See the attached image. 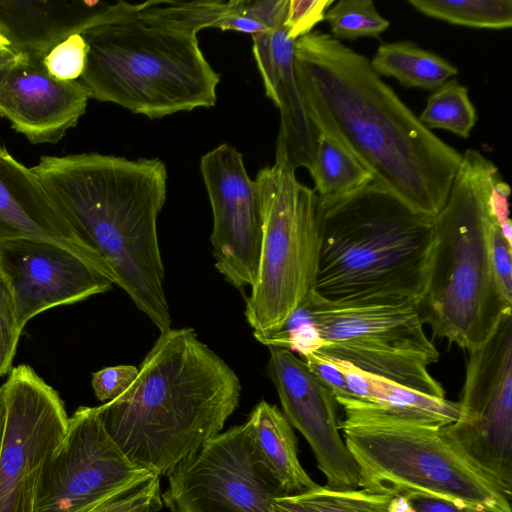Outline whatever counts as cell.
<instances>
[{"mask_svg":"<svg viewBox=\"0 0 512 512\" xmlns=\"http://www.w3.org/2000/svg\"><path fill=\"white\" fill-rule=\"evenodd\" d=\"M44 55L17 53L0 71V115L33 144H55L85 113L90 93L81 80H59Z\"/></svg>","mask_w":512,"mask_h":512,"instance_id":"cell-17","label":"cell"},{"mask_svg":"<svg viewBox=\"0 0 512 512\" xmlns=\"http://www.w3.org/2000/svg\"><path fill=\"white\" fill-rule=\"evenodd\" d=\"M163 505L160 477L148 474L88 512H158Z\"/></svg>","mask_w":512,"mask_h":512,"instance_id":"cell-30","label":"cell"},{"mask_svg":"<svg viewBox=\"0 0 512 512\" xmlns=\"http://www.w3.org/2000/svg\"><path fill=\"white\" fill-rule=\"evenodd\" d=\"M358 487L389 497L425 495L460 506L511 512V495L451 437L446 425L404 417L356 399L336 398Z\"/></svg>","mask_w":512,"mask_h":512,"instance_id":"cell-7","label":"cell"},{"mask_svg":"<svg viewBox=\"0 0 512 512\" xmlns=\"http://www.w3.org/2000/svg\"><path fill=\"white\" fill-rule=\"evenodd\" d=\"M148 474L115 443L98 408L81 406L47 463L34 512H88Z\"/></svg>","mask_w":512,"mask_h":512,"instance_id":"cell-13","label":"cell"},{"mask_svg":"<svg viewBox=\"0 0 512 512\" xmlns=\"http://www.w3.org/2000/svg\"><path fill=\"white\" fill-rule=\"evenodd\" d=\"M332 359V358H331ZM345 377L351 399L380 406L404 417L449 425L459 416L458 402L435 398L332 359Z\"/></svg>","mask_w":512,"mask_h":512,"instance_id":"cell-22","label":"cell"},{"mask_svg":"<svg viewBox=\"0 0 512 512\" xmlns=\"http://www.w3.org/2000/svg\"><path fill=\"white\" fill-rule=\"evenodd\" d=\"M213 229L210 237L217 270L236 288L253 287L262 246V210L258 185L243 155L223 143L201 157Z\"/></svg>","mask_w":512,"mask_h":512,"instance_id":"cell-14","label":"cell"},{"mask_svg":"<svg viewBox=\"0 0 512 512\" xmlns=\"http://www.w3.org/2000/svg\"><path fill=\"white\" fill-rule=\"evenodd\" d=\"M247 423L260 461L286 496L304 493L318 485L302 467L297 438L277 406L260 401Z\"/></svg>","mask_w":512,"mask_h":512,"instance_id":"cell-21","label":"cell"},{"mask_svg":"<svg viewBox=\"0 0 512 512\" xmlns=\"http://www.w3.org/2000/svg\"><path fill=\"white\" fill-rule=\"evenodd\" d=\"M267 365L283 414L306 439L333 489L358 488L359 472L340 435L338 402L293 351L270 346Z\"/></svg>","mask_w":512,"mask_h":512,"instance_id":"cell-16","label":"cell"},{"mask_svg":"<svg viewBox=\"0 0 512 512\" xmlns=\"http://www.w3.org/2000/svg\"><path fill=\"white\" fill-rule=\"evenodd\" d=\"M283 22L253 35L252 51L266 96L280 111L275 163L310 171L318 133L303 107L294 69V41Z\"/></svg>","mask_w":512,"mask_h":512,"instance_id":"cell-19","label":"cell"},{"mask_svg":"<svg viewBox=\"0 0 512 512\" xmlns=\"http://www.w3.org/2000/svg\"><path fill=\"white\" fill-rule=\"evenodd\" d=\"M77 233L101 256L136 307L164 332L172 318L157 219L167 191L159 158L99 153L42 156L31 168Z\"/></svg>","mask_w":512,"mask_h":512,"instance_id":"cell-2","label":"cell"},{"mask_svg":"<svg viewBox=\"0 0 512 512\" xmlns=\"http://www.w3.org/2000/svg\"><path fill=\"white\" fill-rule=\"evenodd\" d=\"M0 277L22 333L39 313L105 293L113 282L68 249L38 239L0 240Z\"/></svg>","mask_w":512,"mask_h":512,"instance_id":"cell-15","label":"cell"},{"mask_svg":"<svg viewBox=\"0 0 512 512\" xmlns=\"http://www.w3.org/2000/svg\"><path fill=\"white\" fill-rule=\"evenodd\" d=\"M389 512H416L409 499L404 496L392 497Z\"/></svg>","mask_w":512,"mask_h":512,"instance_id":"cell-40","label":"cell"},{"mask_svg":"<svg viewBox=\"0 0 512 512\" xmlns=\"http://www.w3.org/2000/svg\"><path fill=\"white\" fill-rule=\"evenodd\" d=\"M171 512H273L286 496L260 461L247 421L220 432L168 474Z\"/></svg>","mask_w":512,"mask_h":512,"instance_id":"cell-10","label":"cell"},{"mask_svg":"<svg viewBox=\"0 0 512 512\" xmlns=\"http://www.w3.org/2000/svg\"><path fill=\"white\" fill-rule=\"evenodd\" d=\"M370 64L378 75L394 77L407 88L435 90L458 74L450 62L411 41L381 44Z\"/></svg>","mask_w":512,"mask_h":512,"instance_id":"cell-23","label":"cell"},{"mask_svg":"<svg viewBox=\"0 0 512 512\" xmlns=\"http://www.w3.org/2000/svg\"><path fill=\"white\" fill-rule=\"evenodd\" d=\"M290 496L311 512H389L392 499L364 489H333L320 485Z\"/></svg>","mask_w":512,"mask_h":512,"instance_id":"cell-29","label":"cell"},{"mask_svg":"<svg viewBox=\"0 0 512 512\" xmlns=\"http://www.w3.org/2000/svg\"><path fill=\"white\" fill-rule=\"evenodd\" d=\"M322 199L337 198L373 182L371 173L333 137L318 133L309 171Z\"/></svg>","mask_w":512,"mask_h":512,"instance_id":"cell-24","label":"cell"},{"mask_svg":"<svg viewBox=\"0 0 512 512\" xmlns=\"http://www.w3.org/2000/svg\"><path fill=\"white\" fill-rule=\"evenodd\" d=\"M296 82L317 133L339 141L373 183L413 210L436 216L462 154L437 137L378 75L364 55L331 34L294 42Z\"/></svg>","mask_w":512,"mask_h":512,"instance_id":"cell-1","label":"cell"},{"mask_svg":"<svg viewBox=\"0 0 512 512\" xmlns=\"http://www.w3.org/2000/svg\"><path fill=\"white\" fill-rule=\"evenodd\" d=\"M234 370L192 328L161 332L134 383L98 406L130 461L159 477L220 433L239 405Z\"/></svg>","mask_w":512,"mask_h":512,"instance_id":"cell-3","label":"cell"},{"mask_svg":"<svg viewBox=\"0 0 512 512\" xmlns=\"http://www.w3.org/2000/svg\"><path fill=\"white\" fill-rule=\"evenodd\" d=\"M88 53V46L81 34H74L57 44L44 57L47 71L59 80L81 78Z\"/></svg>","mask_w":512,"mask_h":512,"instance_id":"cell-31","label":"cell"},{"mask_svg":"<svg viewBox=\"0 0 512 512\" xmlns=\"http://www.w3.org/2000/svg\"><path fill=\"white\" fill-rule=\"evenodd\" d=\"M292 316L313 332L314 351L397 384L443 399L429 372L440 354L414 302L338 304L315 291Z\"/></svg>","mask_w":512,"mask_h":512,"instance_id":"cell-9","label":"cell"},{"mask_svg":"<svg viewBox=\"0 0 512 512\" xmlns=\"http://www.w3.org/2000/svg\"><path fill=\"white\" fill-rule=\"evenodd\" d=\"M498 168L467 149L447 201L433 217V246L426 290L418 309L433 335L469 352L482 347L511 313L496 276L491 249L490 193Z\"/></svg>","mask_w":512,"mask_h":512,"instance_id":"cell-6","label":"cell"},{"mask_svg":"<svg viewBox=\"0 0 512 512\" xmlns=\"http://www.w3.org/2000/svg\"><path fill=\"white\" fill-rule=\"evenodd\" d=\"M5 424L0 447V512H34L47 463L62 442L69 417L57 391L28 365L1 386Z\"/></svg>","mask_w":512,"mask_h":512,"instance_id":"cell-11","label":"cell"},{"mask_svg":"<svg viewBox=\"0 0 512 512\" xmlns=\"http://www.w3.org/2000/svg\"><path fill=\"white\" fill-rule=\"evenodd\" d=\"M0 46L9 47L8 40L3 36V34L0 32Z\"/></svg>","mask_w":512,"mask_h":512,"instance_id":"cell-43","label":"cell"},{"mask_svg":"<svg viewBox=\"0 0 512 512\" xmlns=\"http://www.w3.org/2000/svg\"><path fill=\"white\" fill-rule=\"evenodd\" d=\"M5 401L2 387H0V447L3 437L4 424H5Z\"/></svg>","mask_w":512,"mask_h":512,"instance_id":"cell-42","label":"cell"},{"mask_svg":"<svg viewBox=\"0 0 512 512\" xmlns=\"http://www.w3.org/2000/svg\"><path fill=\"white\" fill-rule=\"evenodd\" d=\"M420 13L471 28L505 29L512 25L511 0H408Z\"/></svg>","mask_w":512,"mask_h":512,"instance_id":"cell-25","label":"cell"},{"mask_svg":"<svg viewBox=\"0 0 512 512\" xmlns=\"http://www.w3.org/2000/svg\"><path fill=\"white\" fill-rule=\"evenodd\" d=\"M143 8L124 1L105 6L81 34L88 46L81 82L90 98L149 119L214 106L220 76L197 33Z\"/></svg>","mask_w":512,"mask_h":512,"instance_id":"cell-5","label":"cell"},{"mask_svg":"<svg viewBox=\"0 0 512 512\" xmlns=\"http://www.w3.org/2000/svg\"><path fill=\"white\" fill-rule=\"evenodd\" d=\"M105 6L68 0H0V32L17 53L46 56L57 44L82 34Z\"/></svg>","mask_w":512,"mask_h":512,"instance_id":"cell-20","label":"cell"},{"mask_svg":"<svg viewBox=\"0 0 512 512\" xmlns=\"http://www.w3.org/2000/svg\"><path fill=\"white\" fill-rule=\"evenodd\" d=\"M20 334L13 299L0 277V377L13 368Z\"/></svg>","mask_w":512,"mask_h":512,"instance_id":"cell-33","label":"cell"},{"mask_svg":"<svg viewBox=\"0 0 512 512\" xmlns=\"http://www.w3.org/2000/svg\"><path fill=\"white\" fill-rule=\"evenodd\" d=\"M333 0H288L283 27L292 41L308 35L325 19Z\"/></svg>","mask_w":512,"mask_h":512,"instance_id":"cell-32","label":"cell"},{"mask_svg":"<svg viewBox=\"0 0 512 512\" xmlns=\"http://www.w3.org/2000/svg\"><path fill=\"white\" fill-rule=\"evenodd\" d=\"M509 185L502 179L499 172L493 178L490 193V206L506 239L512 243V225L509 218L508 199Z\"/></svg>","mask_w":512,"mask_h":512,"instance_id":"cell-37","label":"cell"},{"mask_svg":"<svg viewBox=\"0 0 512 512\" xmlns=\"http://www.w3.org/2000/svg\"><path fill=\"white\" fill-rule=\"evenodd\" d=\"M457 420L448 433L512 494V314L469 352Z\"/></svg>","mask_w":512,"mask_h":512,"instance_id":"cell-12","label":"cell"},{"mask_svg":"<svg viewBox=\"0 0 512 512\" xmlns=\"http://www.w3.org/2000/svg\"><path fill=\"white\" fill-rule=\"evenodd\" d=\"M242 1H147L144 2L143 12L198 33L207 27L221 29L227 18L241 10Z\"/></svg>","mask_w":512,"mask_h":512,"instance_id":"cell-27","label":"cell"},{"mask_svg":"<svg viewBox=\"0 0 512 512\" xmlns=\"http://www.w3.org/2000/svg\"><path fill=\"white\" fill-rule=\"evenodd\" d=\"M273 512H311L291 496H281L273 501Z\"/></svg>","mask_w":512,"mask_h":512,"instance_id":"cell-39","label":"cell"},{"mask_svg":"<svg viewBox=\"0 0 512 512\" xmlns=\"http://www.w3.org/2000/svg\"><path fill=\"white\" fill-rule=\"evenodd\" d=\"M332 36L341 40L360 37H379L390 23L376 9L371 0H340L325 13Z\"/></svg>","mask_w":512,"mask_h":512,"instance_id":"cell-28","label":"cell"},{"mask_svg":"<svg viewBox=\"0 0 512 512\" xmlns=\"http://www.w3.org/2000/svg\"><path fill=\"white\" fill-rule=\"evenodd\" d=\"M38 239L60 245L109 278L101 256L77 233L31 168L0 145V240Z\"/></svg>","mask_w":512,"mask_h":512,"instance_id":"cell-18","label":"cell"},{"mask_svg":"<svg viewBox=\"0 0 512 512\" xmlns=\"http://www.w3.org/2000/svg\"><path fill=\"white\" fill-rule=\"evenodd\" d=\"M134 365H116L92 374V387L98 400L109 402L122 395L136 380Z\"/></svg>","mask_w":512,"mask_h":512,"instance_id":"cell-34","label":"cell"},{"mask_svg":"<svg viewBox=\"0 0 512 512\" xmlns=\"http://www.w3.org/2000/svg\"><path fill=\"white\" fill-rule=\"evenodd\" d=\"M301 355L309 370L333 392L336 398L351 399L345 377L331 358L314 351H307Z\"/></svg>","mask_w":512,"mask_h":512,"instance_id":"cell-35","label":"cell"},{"mask_svg":"<svg viewBox=\"0 0 512 512\" xmlns=\"http://www.w3.org/2000/svg\"><path fill=\"white\" fill-rule=\"evenodd\" d=\"M407 498L416 512H495L477 507L460 506L444 499L425 495H412Z\"/></svg>","mask_w":512,"mask_h":512,"instance_id":"cell-38","label":"cell"},{"mask_svg":"<svg viewBox=\"0 0 512 512\" xmlns=\"http://www.w3.org/2000/svg\"><path fill=\"white\" fill-rule=\"evenodd\" d=\"M263 226L257 280L246 298L253 333L278 330L314 292L319 254V198L298 181L295 170L265 167L255 179Z\"/></svg>","mask_w":512,"mask_h":512,"instance_id":"cell-8","label":"cell"},{"mask_svg":"<svg viewBox=\"0 0 512 512\" xmlns=\"http://www.w3.org/2000/svg\"><path fill=\"white\" fill-rule=\"evenodd\" d=\"M427 127L450 131L462 138H468L477 121L467 87L456 79L446 81L429 96L420 116Z\"/></svg>","mask_w":512,"mask_h":512,"instance_id":"cell-26","label":"cell"},{"mask_svg":"<svg viewBox=\"0 0 512 512\" xmlns=\"http://www.w3.org/2000/svg\"><path fill=\"white\" fill-rule=\"evenodd\" d=\"M493 266L504 293L512 298V243L504 236L498 222L491 233Z\"/></svg>","mask_w":512,"mask_h":512,"instance_id":"cell-36","label":"cell"},{"mask_svg":"<svg viewBox=\"0 0 512 512\" xmlns=\"http://www.w3.org/2000/svg\"><path fill=\"white\" fill-rule=\"evenodd\" d=\"M319 224L314 291L320 297L338 304H419L428 281L432 217L372 182L319 198Z\"/></svg>","mask_w":512,"mask_h":512,"instance_id":"cell-4","label":"cell"},{"mask_svg":"<svg viewBox=\"0 0 512 512\" xmlns=\"http://www.w3.org/2000/svg\"><path fill=\"white\" fill-rule=\"evenodd\" d=\"M15 56L16 53L11 48L0 46V71L5 65L12 61Z\"/></svg>","mask_w":512,"mask_h":512,"instance_id":"cell-41","label":"cell"}]
</instances>
